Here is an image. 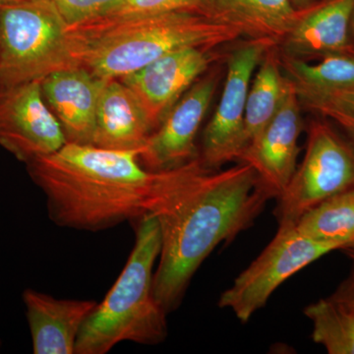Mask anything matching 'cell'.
<instances>
[{
    "mask_svg": "<svg viewBox=\"0 0 354 354\" xmlns=\"http://www.w3.org/2000/svg\"><path fill=\"white\" fill-rule=\"evenodd\" d=\"M277 197L251 165L209 169L201 158L187 162L183 176L157 214L162 235L153 295L167 313L181 304L191 279L223 242L250 227Z\"/></svg>",
    "mask_w": 354,
    "mask_h": 354,
    "instance_id": "obj_1",
    "label": "cell"
},
{
    "mask_svg": "<svg viewBox=\"0 0 354 354\" xmlns=\"http://www.w3.org/2000/svg\"><path fill=\"white\" fill-rule=\"evenodd\" d=\"M27 167L46 195L50 220L59 227L88 232L156 215L183 174V165L149 171L134 151L73 143Z\"/></svg>",
    "mask_w": 354,
    "mask_h": 354,
    "instance_id": "obj_2",
    "label": "cell"
},
{
    "mask_svg": "<svg viewBox=\"0 0 354 354\" xmlns=\"http://www.w3.org/2000/svg\"><path fill=\"white\" fill-rule=\"evenodd\" d=\"M246 39L234 26L197 14L171 12L70 26L67 46L73 66L104 80L121 79L180 48H218Z\"/></svg>",
    "mask_w": 354,
    "mask_h": 354,
    "instance_id": "obj_3",
    "label": "cell"
},
{
    "mask_svg": "<svg viewBox=\"0 0 354 354\" xmlns=\"http://www.w3.org/2000/svg\"><path fill=\"white\" fill-rule=\"evenodd\" d=\"M162 246L155 216L139 220L136 241L120 278L84 323L77 354H104L122 342L158 344L167 335V312L153 295V268Z\"/></svg>",
    "mask_w": 354,
    "mask_h": 354,
    "instance_id": "obj_4",
    "label": "cell"
},
{
    "mask_svg": "<svg viewBox=\"0 0 354 354\" xmlns=\"http://www.w3.org/2000/svg\"><path fill=\"white\" fill-rule=\"evenodd\" d=\"M67 27L50 0L0 3V87L41 81L73 67Z\"/></svg>",
    "mask_w": 354,
    "mask_h": 354,
    "instance_id": "obj_5",
    "label": "cell"
},
{
    "mask_svg": "<svg viewBox=\"0 0 354 354\" xmlns=\"http://www.w3.org/2000/svg\"><path fill=\"white\" fill-rule=\"evenodd\" d=\"M354 187V144L329 121L310 122L304 160L278 197L279 227L293 225L321 202Z\"/></svg>",
    "mask_w": 354,
    "mask_h": 354,
    "instance_id": "obj_6",
    "label": "cell"
},
{
    "mask_svg": "<svg viewBox=\"0 0 354 354\" xmlns=\"http://www.w3.org/2000/svg\"><path fill=\"white\" fill-rule=\"evenodd\" d=\"M344 247L342 242L304 236L293 225L279 227L269 245L221 295L218 305L232 310L241 322H248L286 279L326 254Z\"/></svg>",
    "mask_w": 354,
    "mask_h": 354,
    "instance_id": "obj_7",
    "label": "cell"
},
{
    "mask_svg": "<svg viewBox=\"0 0 354 354\" xmlns=\"http://www.w3.org/2000/svg\"><path fill=\"white\" fill-rule=\"evenodd\" d=\"M276 41L269 39H245L227 55V70L220 102L203 133V164L218 169L239 160L245 148L244 118L247 97L256 69Z\"/></svg>",
    "mask_w": 354,
    "mask_h": 354,
    "instance_id": "obj_8",
    "label": "cell"
},
{
    "mask_svg": "<svg viewBox=\"0 0 354 354\" xmlns=\"http://www.w3.org/2000/svg\"><path fill=\"white\" fill-rule=\"evenodd\" d=\"M67 143L44 101L41 81L0 87V145L26 165Z\"/></svg>",
    "mask_w": 354,
    "mask_h": 354,
    "instance_id": "obj_9",
    "label": "cell"
},
{
    "mask_svg": "<svg viewBox=\"0 0 354 354\" xmlns=\"http://www.w3.org/2000/svg\"><path fill=\"white\" fill-rule=\"evenodd\" d=\"M221 73L218 67H214L198 79L150 135L139 153L140 162L147 169L169 171L200 157L197 134L216 94Z\"/></svg>",
    "mask_w": 354,
    "mask_h": 354,
    "instance_id": "obj_10",
    "label": "cell"
},
{
    "mask_svg": "<svg viewBox=\"0 0 354 354\" xmlns=\"http://www.w3.org/2000/svg\"><path fill=\"white\" fill-rule=\"evenodd\" d=\"M216 48H180L120 80L139 100L153 131L193 84L223 57Z\"/></svg>",
    "mask_w": 354,
    "mask_h": 354,
    "instance_id": "obj_11",
    "label": "cell"
},
{
    "mask_svg": "<svg viewBox=\"0 0 354 354\" xmlns=\"http://www.w3.org/2000/svg\"><path fill=\"white\" fill-rule=\"evenodd\" d=\"M301 109L297 88L288 77L279 111L239 158L241 162L255 169L263 183L276 193L277 198L297 171L300 152L298 139L304 129Z\"/></svg>",
    "mask_w": 354,
    "mask_h": 354,
    "instance_id": "obj_12",
    "label": "cell"
},
{
    "mask_svg": "<svg viewBox=\"0 0 354 354\" xmlns=\"http://www.w3.org/2000/svg\"><path fill=\"white\" fill-rule=\"evenodd\" d=\"M106 81L80 66L57 70L41 80L44 101L62 125L67 143L92 145Z\"/></svg>",
    "mask_w": 354,
    "mask_h": 354,
    "instance_id": "obj_13",
    "label": "cell"
},
{
    "mask_svg": "<svg viewBox=\"0 0 354 354\" xmlns=\"http://www.w3.org/2000/svg\"><path fill=\"white\" fill-rule=\"evenodd\" d=\"M354 0H322L301 11L279 53L299 59H318L332 53H354L351 37Z\"/></svg>",
    "mask_w": 354,
    "mask_h": 354,
    "instance_id": "obj_14",
    "label": "cell"
},
{
    "mask_svg": "<svg viewBox=\"0 0 354 354\" xmlns=\"http://www.w3.org/2000/svg\"><path fill=\"white\" fill-rule=\"evenodd\" d=\"M35 354H73L93 300L57 299L28 288L23 292Z\"/></svg>",
    "mask_w": 354,
    "mask_h": 354,
    "instance_id": "obj_15",
    "label": "cell"
},
{
    "mask_svg": "<svg viewBox=\"0 0 354 354\" xmlns=\"http://www.w3.org/2000/svg\"><path fill=\"white\" fill-rule=\"evenodd\" d=\"M153 132L131 88L120 79L106 81L97 104L92 146L140 153Z\"/></svg>",
    "mask_w": 354,
    "mask_h": 354,
    "instance_id": "obj_16",
    "label": "cell"
},
{
    "mask_svg": "<svg viewBox=\"0 0 354 354\" xmlns=\"http://www.w3.org/2000/svg\"><path fill=\"white\" fill-rule=\"evenodd\" d=\"M258 67L247 97L244 118L245 148L279 111L288 81L281 67L278 44L266 51Z\"/></svg>",
    "mask_w": 354,
    "mask_h": 354,
    "instance_id": "obj_17",
    "label": "cell"
},
{
    "mask_svg": "<svg viewBox=\"0 0 354 354\" xmlns=\"http://www.w3.org/2000/svg\"><path fill=\"white\" fill-rule=\"evenodd\" d=\"M171 12L197 14L225 23L241 30L246 39L249 38L248 28L232 0H122L108 13L91 21L106 22Z\"/></svg>",
    "mask_w": 354,
    "mask_h": 354,
    "instance_id": "obj_18",
    "label": "cell"
},
{
    "mask_svg": "<svg viewBox=\"0 0 354 354\" xmlns=\"http://www.w3.org/2000/svg\"><path fill=\"white\" fill-rule=\"evenodd\" d=\"M293 227L298 234L317 241L354 244V187L309 209Z\"/></svg>",
    "mask_w": 354,
    "mask_h": 354,
    "instance_id": "obj_19",
    "label": "cell"
},
{
    "mask_svg": "<svg viewBox=\"0 0 354 354\" xmlns=\"http://www.w3.org/2000/svg\"><path fill=\"white\" fill-rule=\"evenodd\" d=\"M279 57L286 75L298 87L354 88V53H332L318 58L315 64L281 53Z\"/></svg>",
    "mask_w": 354,
    "mask_h": 354,
    "instance_id": "obj_20",
    "label": "cell"
},
{
    "mask_svg": "<svg viewBox=\"0 0 354 354\" xmlns=\"http://www.w3.org/2000/svg\"><path fill=\"white\" fill-rule=\"evenodd\" d=\"M313 326L312 339L329 354H354V310L330 297L304 311Z\"/></svg>",
    "mask_w": 354,
    "mask_h": 354,
    "instance_id": "obj_21",
    "label": "cell"
},
{
    "mask_svg": "<svg viewBox=\"0 0 354 354\" xmlns=\"http://www.w3.org/2000/svg\"><path fill=\"white\" fill-rule=\"evenodd\" d=\"M252 39H269L281 43L297 24L301 11L291 0H234Z\"/></svg>",
    "mask_w": 354,
    "mask_h": 354,
    "instance_id": "obj_22",
    "label": "cell"
},
{
    "mask_svg": "<svg viewBox=\"0 0 354 354\" xmlns=\"http://www.w3.org/2000/svg\"><path fill=\"white\" fill-rule=\"evenodd\" d=\"M295 88L302 109L334 121L346 130L354 144V88Z\"/></svg>",
    "mask_w": 354,
    "mask_h": 354,
    "instance_id": "obj_23",
    "label": "cell"
},
{
    "mask_svg": "<svg viewBox=\"0 0 354 354\" xmlns=\"http://www.w3.org/2000/svg\"><path fill=\"white\" fill-rule=\"evenodd\" d=\"M67 26L82 24L108 13L122 0H50Z\"/></svg>",
    "mask_w": 354,
    "mask_h": 354,
    "instance_id": "obj_24",
    "label": "cell"
},
{
    "mask_svg": "<svg viewBox=\"0 0 354 354\" xmlns=\"http://www.w3.org/2000/svg\"><path fill=\"white\" fill-rule=\"evenodd\" d=\"M330 297L354 310V270Z\"/></svg>",
    "mask_w": 354,
    "mask_h": 354,
    "instance_id": "obj_25",
    "label": "cell"
},
{
    "mask_svg": "<svg viewBox=\"0 0 354 354\" xmlns=\"http://www.w3.org/2000/svg\"><path fill=\"white\" fill-rule=\"evenodd\" d=\"M291 2L297 10L302 11L309 8L314 3V0H291Z\"/></svg>",
    "mask_w": 354,
    "mask_h": 354,
    "instance_id": "obj_26",
    "label": "cell"
},
{
    "mask_svg": "<svg viewBox=\"0 0 354 354\" xmlns=\"http://www.w3.org/2000/svg\"><path fill=\"white\" fill-rule=\"evenodd\" d=\"M342 250L344 251V253L348 256L349 259L353 260V262L354 263V244L344 247V248L342 249Z\"/></svg>",
    "mask_w": 354,
    "mask_h": 354,
    "instance_id": "obj_27",
    "label": "cell"
},
{
    "mask_svg": "<svg viewBox=\"0 0 354 354\" xmlns=\"http://www.w3.org/2000/svg\"><path fill=\"white\" fill-rule=\"evenodd\" d=\"M351 41H353V44L354 46V11H353V18H351Z\"/></svg>",
    "mask_w": 354,
    "mask_h": 354,
    "instance_id": "obj_28",
    "label": "cell"
},
{
    "mask_svg": "<svg viewBox=\"0 0 354 354\" xmlns=\"http://www.w3.org/2000/svg\"><path fill=\"white\" fill-rule=\"evenodd\" d=\"M7 1H12V0H0V3H3V2H7Z\"/></svg>",
    "mask_w": 354,
    "mask_h": 354,
    "instance_id": "obj_29",
    "label": "cell"
}]
</instances>
